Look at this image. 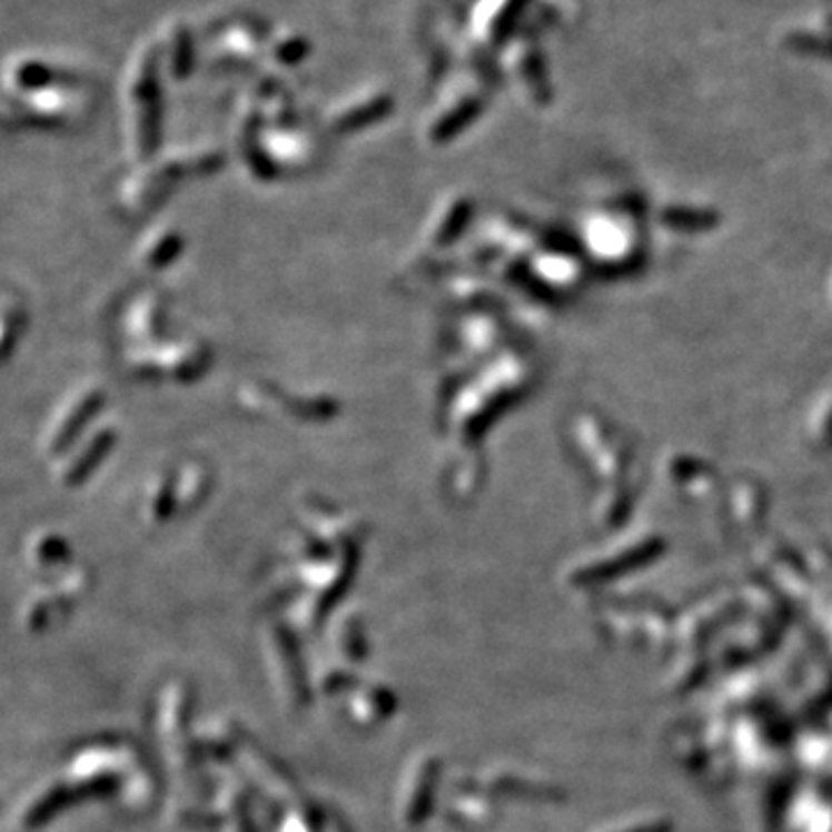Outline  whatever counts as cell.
<instances>
[{
  "instance_id": "1",
  "label": "cell",
  "mask_w": 832,
  "mask_h": 832,
  "mask_svg": "<svg viewBox=\"0 0 832 832\" xmlns=\"http://www.w3.org/2000/svg\"><path fill=\"white\" fill-rule=\"evenodd\" d=\"M162 79L165 72L156 38L141 40L132 49L123 72L126 128L130 146L137 156H146L158 141Z\"/></svg>"
},
{
  "instance_id": "2",
  "label": "cell",
  "mask_w": 832,
  "mask_h": 832,
  "mask_svg": "<svg viewBox=\"0 0 832 832\" xmlns=\"http://www.w3.org/2000/svg\"><path fill=\"white\" fill-rule=\"evenodd\" d=\"M269 31L255 14H229L208 36V61L218 70H248L264 58Z\"/></svg>"
},
{
  "instance_id": "3",
  "label": "cell",
  "mask_w": 832,
  "mask_h": 832,
  "mask_svg": "<svg viewBox=\"0 0 832 832\" xmlns=\"http://www.w3.org/2000/svg\"><path fill=\"white\" fill-rule=\"evenodd\" d=\"M19 116L38 126H72L91 109V93L81 77L53 81L40 91L17 98Z\"/></svg>"
},
{
  "instance_id": "4",
  "label": "cell",
  "mask_w": 832,
  "mask_h": 832,
  "mask_svg": "<svg viewBox=\"0 0 832 832\" xmlns=\"http://www.w3.org/2000/svg\"><path fill=\"white\" fill-rule=\"evenodd\" d=\"M394 93L379 83L356 86L354 91L338 98L326 111V126L336 132H356L359 128L377 123L392 113Z\"/></svg>"
},
{
  "instance_id": "5",
  "label": "cell",
  "mask_w": 832,
  "mask_h": 832,
  "mask_svg": "<svg viewBox=\"0 0 832 832\" xmlns=\"http://www.w3.org/2000/svg\"><path fill=\"white\" fill-rule=\"evenodd\" d=\"M156 42L160 49V63L165 79L169 81H186L199 56V36L188 19L171 17L160 23L156 31Z\"/></svg>"
},
{
  "instance_id": "6",
  "label": "cell",
  "mask_w": 832,
  "mask_h": 832,
  "mask_svg": "<svg viewBox=\"0 0 832 832\" xmlns=\"http://www.w3.org/2000/svg\"><path fill=\"white\" fill-rule=\"evenodd\" d=\"M313 51V42L308 40L306 33H301L299 28L280 23L271 26L269 40H266V53L264 61L276 75H285L289 70L301 68Z\"/></svg>"
}]
</instances>
